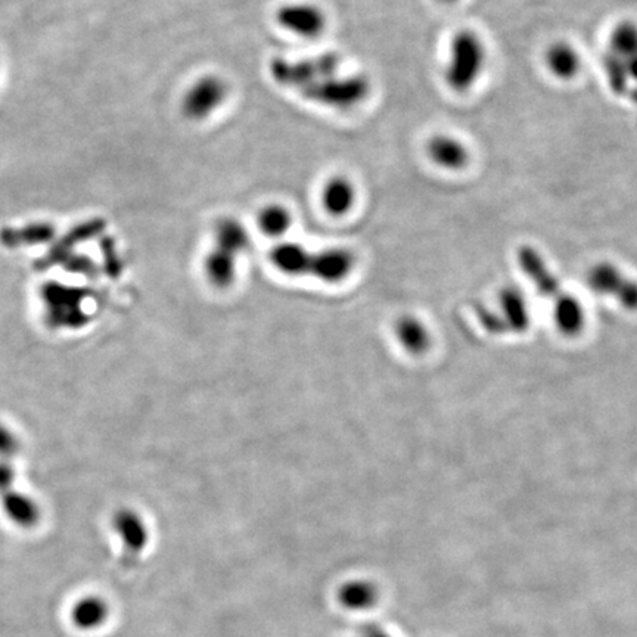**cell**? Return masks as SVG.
<instances>
[{
  "label": "cell",
  "mask_w": 637,
  "mask_h": 637,
  "mask_svg": "<svg viewBox=\"0 0 637 637\" xmlns=\"http://www.w3.org/2000/svg\"><path fill=\"white\" fill-rule=\"evenodd\" d=\"M486 63V49L481 39L471 31L462 30L454 36L450 50L446 82L454 92H467L478 80Z\"/></svg>",
  "instance_id": "cell-1"
},
{
  "label": "cell",
  "mask_w": 637,
  "mask_h": 637,
  "mask_svg": "<svg viewBox=\"0 0 637 637\" xmlns=\"http://www.w3.org/2000/svg\"><path fill=\"white\" fill-rule=\"evenodd\" d=\"M20 452V440L17 435L0 424V461L13 459Z\"/></svg>",
  "instance_id": "cell-21"
},
{
  "label": "cell",
  "mask_w": 637,
  "mask_h": 637,
  "mask_svg": "<svg viewBox=\"0 0 637 637\" xmlns=\"http://www.w3.org/2000/svg\"><path fill=\"white\" fill-rule=\"evenodd\" d=\"M630 96H632V99H633L634 102H636V104H637V90H634L633 95H630Z\"/></svg>",
  "instance_id": "cell-24"
},
{
  "label": "cell",
  "mask_w": 637,
  "mask_h": 637,
  "mask_svg": "<svg viewBox=\"0 0 637 637\" xmlns=\"http://www.w3.org/2000/svg\"><path fill=\"white\" fill-rule=\"evenodd\" d=\"M442 2H444V4H454L456 0H442Z\"/></svg>",
  "instance_id": "cell-25"
},
{
  "label": "cell",
  "mask_w": 637,
  "mask_h": 637,
  "mask_svg": "<svg viewBox=\"0 0 637 637\" xmlns=\"http://www.w3.org/2000/svg\"><path fill=\"white\" fill-rule=\"evenodd\" d=\"M4 511L13 524L22 529H33L40 521V508L31 497L17 492L2 502Z\"/></svg>",
  "instance_id": "cell-15"
},
{
  "label": "cell",
  "mask_w": 637,
  "mask_h": 637,
  "mask_svg": "<svg viewBox=\"0 0 637 637\" xmlns=\"http://www.w3.org/2000/svg\"><path fill=\"white\" fill-rule=\"evenodd\" d=\"M205 273L209 276L210 282L217 287H226L234 282L237 275L235 255L216 246L205 259Z\"/></svg>",
  "instance_id": "cell-16"
},
{
  "label": "cell",
  "mask_w": 637,
  "mask_h": 637,
  "mask_svg": "<svg viewBox=\"0 0 637 637\" xmlns=\"http://www.w3.org/2000/svg\"><path fill=\"white\" fill-rule=\"evenodd\" d=\"M214 234H216L217 248H220L235 257L244 253L250 245V235L246 232L245 228L242 226V223L235 219H230V217H225L217 223Z\"/></svg>",
  "instance_id": "cell-14"
},
{
  "label": "cell",
  "mask_w": 637,
  "mask_h": 637,
  "mask_svg": "<svg viewBox=\"0 0 637 637\" xmlns=\"http://www.w3.org/2000/svg\"><path fill=\"white\" fill-rule=\"evenodd\" d=\"M13 483H15L13 468L9 465L8 461H0V502H4L18 492L13 487Z\"/></svg>",
  "instance_id": "cell-22"
},
{
  "label": "cell",
  "mask_w": 637,
  "mask_h": 637,
  "mask_svg": "<svg viewBox=\"0 0 637 637\" xmlns=\"http://www.w3.org/2000/svg\"><path fill=\"white\" fill-rule=\"evenodd\" d=\"M113 527L120 536L127 554H141L148 545V529L138 513L132 509L123 508L116 512L113 518Z\"/></svg>",
  "instance_id": "cell-9"
},
{
  "label": "cell",
  "mask_w": 637,
  "mask_h": 637,
  "mask_svg": "<svg viewBox=\"0 0 637 637\" xmlns=\"http://www.w3.org/2000/svg\"><path fill=\"white\" fill-rule=\"evenodd\" d=\"M312 255V253H308L305 246L287 242V244H280L271 251V263L283 273L303 275L310 271Z\"/></svg>",
  "instance_id": "cell-11"
},
{
  "label": "cell",
  "mask_w": 637,
  "mask_h": 637,
  "mask_svg": "<svg viewBox=\"0 0 637 637\" xmlns=\"http://www.w3.org/2000/svg\"><path fill=\"white\" fill-rule=\"evenodd\" d=\"M280 27L305 39H316L326 29V17L322 9L310 4L280 6L276 13Z\"/></svg>",
  "instance_id": "cell-6"
},
{
  "label": "cell",
  "mask_w": 637,
  "mask_h": 637,
  "mask_svg": "<svg viewBox=\"0 0 637 637\" xmlns=\"http://www.w3.org/2000/svg\"><path fill=\"white\" fill-rule=\"evenodd\" d=\"M546 64L550 73L561 80L574 79L581 68V59L577 50L568 43H555L546 54Z\"/></svg>",
  "instance_id": "cell-13"
},
{
  "label": "cell",
  "mask_w": 637,
  "mask_h": 637,
  "mask_svg": "<svg viewBox=\"0 0 637 637\" xmlns=\"http://www.w3.org/2000/svg\"><path fill=\"white\" fill-rule=\"evenodd\" d=\"M45 321L54 330H80L88 325V313L83 303L86 292L79 288L65 287L63 283L49 282L42 288Z\"/></svg>",
  "instance_id": "cell-2"
},
{
  "label": "cell",
  "mask_w": 637,
  "mask_h": 637,
  "mask_svg": "<svg viewBox=\"0 0 637 637\" xmlns=\"http://www.w3.org/2000/svg\"><path fill=\"white\" fill-rule=\"evenodd\" d=\"M229 86L219 75L209 74L196 80L182 98V113L192 121L209 118L225 104Z\"/></svg>",
  "instance_id": "cell-5"
},
{
  "label": "cell",
  "mask_w": 637,
  "mask_h": 637,
  "mask_svg": "<svg viewBox=\"0 0 637 637\" xmlns=\"http://www.w3.org/2000/svg\"><path fill=\"white\" fill-rule=\"evenodd\" d=\"M291 223V214L282 205H267L259 214V228L269 237H282L289 230Z\"/></svg>",
  "instance_id": "cell-18"
},
{
  "label": "cell",
  "mask_w": 637,
  "mask_h": 637,
  "mask_svg": "<svg viewBox=\"0 0 637 637\" xmlns=\"http://www.w3.org/2000/svg\"><path fill=\"white\" fill-rule=\"evenodd\" d=\"M108 615V604L98 596H86L71 609V621L80 630L98 629Z\"/></svg>",
  "instance_id": "cell-12"
},
{
  "label": "cell",
  "mask_w": 637,
  "mask_h": 637,
  "mask_svg": "<svg viewBox=\"0 0 637 637\" xmlns=\"http://www.w3.org/2000/svg\"><path fill=\"white\" fill-rule=\"evenodd\" d=\"M340 56L333 52L322 54L313 58L289 61L275 58L271 63V79L285 88L305 89L310 84L337 75Z\"/></svg>",
  "instance_id": "cell-3"
},
{
  "label": "cell",
  "mask_w": 637,
  "mask_h": 637,
  "mask_svg": "<svg viewBox=\"0 0 637 637\" xmlns=\"http://www.w3.org/2000/svg\"><path fill=\"white\" fill-rule=\"evenodd\" d=\"M623 64H624L629 79L637 82V55H634L632 58L625 59V61H623Z\"/></svg>",
  "instance_id": "cell-23"
},
{
  "label": "cell",
  "mask_w": 637,
  "mask_h": 637,
  "mask_svg": "<svg viewBox=\"0 0 637 637\" xmlns=\"http://www.w3.org/2000/svg\"><path fill=\"white\" fill-rule=\"evenodd\" d=\"M397 333L404 347H408L410 351L424 350L428 342V333L425 330L421 322L415 319H404L399 323Z\"/></svg>",
  "instance_id": "cell-20"
},
{
  "label": "cell",
  "mask_w": 637,
  "mask_h": 637,
  "mask_svg": "<svg viewBox=\"0 0 637 637\" xmlns=\"http://www.w3.org/2000/svg\"><path fill=\"white\" fill-rule=\"evenodd\" d=\"M426 152L434 164L450 171L462 170L471 159L467 146L447 134H437L429 139Z\"/></svg>",
  "instance_id": "cell-8"
},
{
  "label": "cell",
  "mask_w": 637,
  "mask_h": 637,
  "mask_svg": "<svg viewBox=\"0 0 637 637\" xmlns=\"http://www.w3.org/2000/svg\"><path fill=\"white\" fill-rule=\"evenodd\" d=\"M356 201V188L350 180L335 176L326 182L322 191V204L331 216H344L353 209Z\"/></svg>",
  "instance_id": "cell-10"
},
{
  "label": "cell",
  "mask_w": 637,
  "mask_h": 637,
  "mask_svg": "<svg viewBox=\"0 0 637 637\" xmlns=\"http://www.w3.org/2000/svg\"><path fill=\"white\" fill-rule=\"evenodd\" d=\"M354 267V257L349 250L331 248L312 255L308 273L325 282H340L350 275Z\"/></svg>",
  "instance_id": "cell-7"
},
{
  "label": "cell",
  "mask_w": 637,
  "mask_h": 637,
  "mask_svg": "<svg viewBox=\"0 0 637 637\" xmlns=\"http://www.w3.org/2000/svg\"><path fill=\"white\" fill-rule=\"evenodd\" d=\"M609 50L621 61L637 55V24L623 22L616 25L609 39Z\"/></svg>",
  "instance_id": "cell-17"
},
{
  "label": "cell",
  "mask_w": 637,
  "mask_h": 637,
  "mask_svg": "<svg viewBox=\"0 0 637 637\" xmlns=\"http://www.w3.org/2000/svg\"><path fill=\"white\" fill-rule=\"evenodd\" d=\"M604 67L608 77L609 88L615 95L624 96L629 92V75L625 71L624 64L611 50L604 56Z\"/></svg>",
  "instance_id": "cell-19"
},
{
  "label": "cell",
  "mask_w": 637,
  "mask_h": 637,
  "mask_svg": "<svg viewBox=\"0 0 637 637\" xmlns=\"http://www.w3.org/2000/svg\"><path fill=\"white\" fill-rule=\"evenodd\" d=\"M301 95L328 108L351 109L362 104L371 93V82L363 75L330 77L301 89Z\"/></svg>",
  "instance_id": "cell-4"
}]
</instances>
